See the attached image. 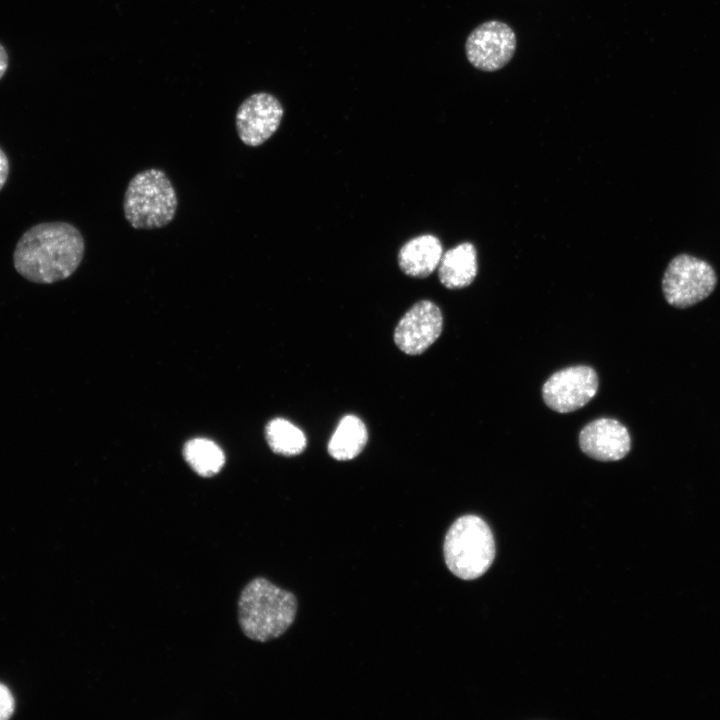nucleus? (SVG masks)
<instances>
[{
  "instance_id": "f257e3e1",
  "label": "nucleus",
  "mask_w": 720,
  "mask_h": 720,
  "mask_svg": "<svg viewBox=\"0 0 720 720\" xmlns=\"http://www.w3.org/2000/svg\"><path fill=\"white\" fill-rule=\"evenodd\" d=\"M85 251L81 232L67 222L39 223L19 238L14 252L16 272L37 284L69 278L80 266Z\"/></svg>"
},
{
  "instance_id": "f03ea898",
  "label": "nucleus",
  "mask_w": 720,
  "mask_h": 720,
  "mask_svg": "<svg viewBox=\"0 0 720 720\" xmlns=\"http://www.w3.org/2000/svg\"><path fill=\"white\" fill-rule=\"evenodd\" d=\"M238 622L243 634L256 642H268L283 635L297 613L295 595L264 577H255L241 590Z\"/></svg>"
},
{
  "instance_id": "7ed1b4c3",
  "label": "nucleus",
  "mask_w": 720,
  "mask_h": 720,
  "mask_svg": "<svg viewBox=\"0 0 720 720\" xmlns=\"http://www.w3.org/2000/svg\"><path fill=\"white\" fill-rule=\"evenodd\" d=\"M178 200L166 173L149 168L138 172L128 183L123 210L134 229H157L168 225L175 216Z\"/></svg>"
},
{
  "instance_id": "20e7f679",
  "label": "nucleus",
  "mask_w": 720,
  "mask_h": 720,
  "mask_svg": "<svg viewBox=\"0 0 720 720\" xmlns=\"http://www.w3.org/2000/svg\"><path fill=\"white\" fill-rule=\"evenodd\" d=\"M448 569L458 578L473 580L483 575L495 557L493 534L476 515H464L450 526L443 545Z\"/></svg>"
},
{
  "instance_id": "39448f33",
  "label": "nucleus",
  "mask_w": 720,
  "mask_h": 720,
  "mask_svg": "<svg viewBox=\"0 0 720 720\" xmlns=\"http://www.w3.org/2000/svg\"><path fill=\"white\" fill-rule=\"evenodd\" d=\"M716 284V273L707 262L681 254L668 264L662 279V290L670 305L687 308L707 298Z\"/></svg>"
},
{
  "instance_id": "423d86ee",
  "label": "nucleus",
  "mask_w": 720,
  "mask_h": 720,
  "mask_svg": "<svg viewBox=\"0 0 720 720\" xmlns=\"http://www.w3.org/2000/svg\"><path fill=\"white\" fill-rule=\"evenodd\" d=\"M516 45V34L507 23L489 20L470 32L465 42V53L476 69L495 72L511 61Z\"/></svg>"
},
{
  "instance_id": "0eeeda50",
  "label": "nucleus",
  "mask_w": 720,
  "mask_h": 720,
  "mask_svg": "<svg viewBox=\"0 0 720 720\" xmlns=\"http://www.w3.org/2000/svg\"><path fill=\"white\" fill-rule=\"evenodd\" d=\"M599 380L595 370L578 365L552 374L542 387L545 404L559 413H569L586 405L596 394Z\"/></svg>"
},
{
  "instance_id": "6e6552de",
  "label": "nucleus",
  "mask_w": 720,
  "mask_h": 720,
  "mask_svg": "<svg viewBox=\"0 0 720 720\" xmlns=\"http://www.w3.org/2000/svg\"><path fill=\"white\" fill-rule=\"evenodd\" d=\"M443 315L430 300L416 302L399 320L394 331L397 347L408 355L426 351L440 336Z\"/></svg>"
},
{
  "instance_id": "1a4fd4ad",
  "label": "nucleus",
  "mask_w": 720,
  "mask_h": 720,
  "mask_svg": "<svg viewBox=\"0 0 720 720\" xmlns=\"http://www.w3.org/2000/svg\"><path fill=\"white\" fill-rule=\"evenodd\" d=\"M283 112L275 96L266 92L252 94L240 104L236 113L240 140L251 147L263 144L277 131Z\"/></svg>"
},
{
  "instance_id": "9d476101",
  "label": "nucleus",
  "mask_w": 720,
  "mask_h": 720,
  "mask_svg": "<svg viewBox=\"0 0 720 720\" xmlns=\"http://www.w3.org/2000/svg\"><path fill=\"white\" fill-rule=\"evenodd\" d=\"M579 446L589 457L599 461H617L630 451L627 428L612 418H599L588 423L579 434Z\"/></svg>"
},
{
  "instance_id": "9b49d317",
  "label": "nucleus",
  "mask_w": 720,
  "mask_h": 720,
  "mask_svg": "<svg viewBox=\"0 0 720 720\" xmlns=\"http://www.w3.org/2000/svg\"><path fill=\"white\" fill-rule=\"evenodd\" d=\"M443 246L433 234H421L405 242L397 256L401 271L413 278H425L438 268Z\"/></svg>"
},
{
  "instance_id": "f8f14e48",
  "label": "nucleus",
  "mask_w": 720,
  "mask_h": 720,
  "mask_svg": "<svg viewBox=\"0 0 720 720\" xmlns=\"http://www.w3.org/2000/svg\"><path fill=\"white\" fill-rule=\"evenodd\" d=\"M477 271V251L471 242H462L447 250L438 265L439 280L448 289L469 286Z\"/></svg>"
},
{
  "instance_id": "ddd939ff",
  "label": "nucleus",
  "mask_w": 720,
  "mask_h": 720,
  "mask_svg": "<svg viewBox=\"0 0 720 720\" xmlns=\"http://www.w3.org/2000/svg\"><path fill=\"white\" fill-rule=\"evenodd\" d=\"M367 440L364 422L355 415H346L339 421L330 438L328 452L336 460H351L363 450Z\"/></svg>"
},
{
  "instance_id": "4468645a",
  "label": "nucleus",
  "mask_w": 720,
  "mask_h": 720,
  "mask_svg": "<svg viewBox=\"0 0 720 720\" xmlns=\"http://www.w3.org/2000/svg\"><path fill=\"white\" fill-rule=\"evenodd\" d=\"M266 439L273 452L292 456L302 453L306 437L302 430L284 418H275L266 426Z\"/></svg>"
},
{
  "instance_id": "2eb2a0df",
  "label": "nucleus",
  "mask_w": 720,
  "mask_h": 720,
  "mask_svg": "<svg viewBox=\"0 0 720 720\" xmlns=\"http://www.w3.org/2000/svg\"><path fill=\"white\" fill-rule=\"evenodd\" d=\"M184 456L190 466L201 476H212L222 468L225 458L220 447L204 438L192 439L186 443Z\"/></svg>"
},
{
  "instance_id": "dca6fc26",
  "label": "nucleus",
  "mask_w": 720,
  "mask_h": 720,
  "mask_svg": "<svg viewBox=\"0 0 720 720\" xmlns=\"http://www.w3.org/2000/svg\"><path fill=\"white\" fill-rule=\"evenodd\" d=\"M14 712V699L9 689L0 683V720L10 718Z\"/></svg>"
},
{
  "instance_id": "f3484780",
  "label": "nucleus",
  "mask_w": 720,
  "mask_h": 720,
  "mask_svg": "<svg viewBox=\"0 0 720 720\" xmlns=\"http://www.w3.org/2000/svg\"><path fill=\"white\" fill-rule=\"evenodd\" d=\"M10 171V164L6 153L0 147V191L5 186Z\"/></svg>"
},
{
  "instance_id": "a211bd4d",
  "label": "nucleus",
  "mask_w": 720,
  "mask_h": 720,
  "mask_svg": "<svg viewBox=\"0 0 720 720\" xmlns=\"http://www.w3.org/2000/svg\"><path fill=\"white\" fill-rule=\"evenodd\" d=\"M8 68V55L5 48L0 44V79Z\"/></svg>"
}]
</instances>
